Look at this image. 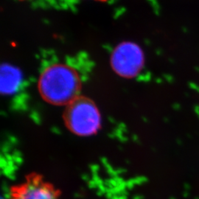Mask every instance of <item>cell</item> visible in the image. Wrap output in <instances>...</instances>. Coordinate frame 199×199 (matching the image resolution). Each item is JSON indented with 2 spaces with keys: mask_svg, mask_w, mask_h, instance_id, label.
<instances>
[{
  "mask_svg": "<svg viewBox=\"0 0 199 199\" xmlns=\"http://www.w3.org/2000/svg\"><path fill=\"white\" fill-rule=\"evenodd\" d=\"M95 1H100V2H105L106 0H95Z\"/></svg>",
  "mask_w": 199,
  "mask_h": 199,
  "instance_id": "8992f818",
  "label": "cell"
},
{
  "mask_svg": "<svg viewBox=\"0 0 199 199\" xmlns=\"http://www.w3.org/2000/svg\"><path fill=\"white\" fill-rule=\"evenodd\" d=\"M61 192L42 175L33 173L12 186L10 199H59Z\"/></svg>",
  "mask_w": 199,
  "mask_h": 199,
  "instance_id": "277c9868",
  "label": "cell"
},
{
  "mask_svg": "<svg viewBox=\"0 0 199 199\" xmlns=\"http://www.w3.org/2000/svg\"><path fill=\"white\" fill-rule=\"evenodd\" d=\"M1 92L12 94L18 90L22 81V72L16 66L5 64L1 66Z\"/></svg>",
  "mask_w": 199,
  "mask_h": 199,
  "instance_id": "5b68a950",
  "label": "cell"
},
{
  "mask_svg": "<svg viewBox=\"0 0 199 199\" xmlns=\"http://www.w3.org/2000/svg\"><path fill=\"white\" fill-rule=\"evenodd\" d=\"M38 87L46 103L66 106L80 96L81 81L78 72L71 66L55 64L42 72Z\"/></svg>",
  "mask_w": 199,
  "mask_h": 199,
  "instance_id": "6da1fadb",
  "label": "cell"
},
{
  "mask_svg": "<svg viewBox=\"0 0 199 199\" xmlns=\"http://www.w3.org/2000/svg\"><path fill=\"white\" fill-rule=\"evenodd\" d=\"M144 54L140 46L130 42H122L113 50L111 64L113 70L125 78H133L144 66Z\"/></svg>",
  "mask_w": 199,
  "mask_h": 199,
  "instance_id": "3957f363",
  "label": "cell"
},
{
  "mask_svg": "<svg viewBox=\"0 0 199 199\" xmlns=\"http://www.w3.org/2000/svg\"><path fill=\"white\" fill-rule=\"evenodd\" d=\"M64 120L69 131L79 137L96 134L102 124L101 114L96 104L83 96H79L66 105Z\"/></svg>",
  "mask_w": 199,
  "mask_h": 199,
  "instance_id": "7a4b0ae2",
  "label": "cell"
}]
</instances>
